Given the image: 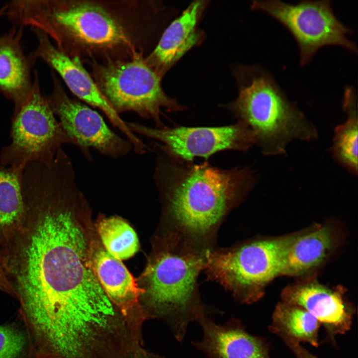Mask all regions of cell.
Masks as SVG:
<instances>
[{"instance_id":"cell-1","label":"cell","mask_w":358,"mask_h":358,"mask_svg":"<svg viewBox=\"0 0 358 358\" xmlns=\"http://www.w3.org/2000/svg\"><path fill=\"white\" fill-rule=\"evenodd\" d=\"M73 205L37 203L1 255L6 276L35 346L72 353L103 338L120 318L91 267Z\"/></svg>"},{"instance_id":"cell-2","label":"cell","mask_w":358,"mask_h":358,"mask_svg":"<svg viewBox=\"0 0 358 358\" xmlns=\"http://www.w3.org/2000/svg\"><path fill=\"white\" fill-rule=\"evenodd\" d=\"M154 174L164 200L172 231L198 247H205L223 219L253 187L246 169L225 170L207 163L183 164L157 146Z\"/></svg>"},{"instance_id":"cell-3","label":"cell","mask_w":358,"mask_h":358,"mask_svg":"<svg viewBox=\"0 0 358 358\" xmlns=\"http://www.w3.org/2000/svg\"><path fill=\"white\" fill-rule=\"evenodd\" d=\"M166 242L145 273L143 309L147 318L166 322L181 342L189 323L195 320V311L203 306L197 280L208 250L189 243L172 230Z\"/></svg>"},{"instance_id":"cell-4","label":"cell","mask_w":358,"mask_h":358,"mask_svg":"<svg viewBox=\"0 0 358 358\" xmlns=\"http://www.w3.org/2000/svg\"><path fill=\"white\" fill-rule=\"evenodd\" d=\"M237 77L238 96L228 108L252 130L263 154L281 155L292 140L317 138L315 127L268 72L259 66H246Z\"/></svg>"},{"instance_id":"cell-5","label":"cell","mask_w":358,"mask_h":358,"mask_svg":"<svg viewBox=\"0 0 358 358\" xmlns=\"http://www.w3.org/2000/svg\"><path fill=\"white\" fill-rule=\"evenodd\" d=\"M302 232L208 250L203 270L240 302H256L266 286L282 275L289 250Z\"/></svg>"},{"instance_id":"cell-6","label":"cell","mask_w":358,"mask_h":358,"mask_svg":"<svg viewBox=\"0 0 358 358\" xmlns=\"http://www.w3.org/2000/svg\"><path fill=\"white\" fill-rule=\"evenodd\" d=\"M10 137L11 142L1 151L0 164L22 170L32 162L51 165L57 150L64 145L78 148V142L56 120L35 70L28 97L13 111Z\"/></svg>"},{"instance_id":"cell-7","label":"cell","mask_w":358,"mask_h":358,"mask_svg":"<svg viewBox=\"0 0 358 358\" xmlns=\"http://www.w3.org/2000/svg\"><path fill=\"white\" fill-rule=\"evenodd\" d=\"M94 73L99 90L119 115L134 112L142 118L152 119L156 127L162 128L163 108L169 111L184 109L167 95L161 87L162 78L140 56L130 61L98 66Z\"/></svg>"},{"instance_id":"cell-8","label":"cell","mask_w":358,"mask_h":358,"mask_svg":"<svg viewBox=\"0 0 358 358\" xmlns=\"http://www.w3.org/2000/svg\"><path fill=\"white\" fill-rule=\"evenodd\" d=\"M251 8L266 13L289 31L298 46L302 66L309 63L317 51L326 46L342 47L357 54L356 43L348 38L353 31L337 18L330 0H301L295 4L255 0Z\"/></svg>"},{"instance_id":"cell-9","label":"cell","mask_w":358,"mask_h":358,"mask_svg":"<svg viewBox=\"0 0 358 358\" xmlns=\"http://www.w3.org/2000/svg\"><path fill=\"white\" fill-rule=\"evenodd\" d=\"M136 135L156 140L158 146L176 160L191 162L197 157L207 159L226 150L246 151L256 143L252 130L241 122L221 127L153 128L126 122Z\"/></svg>"},{"instance_id":"cell-10","label":"cell","mask_w":358,"mask_h":358,"mask_svg":"<svg viewBox=\"0 0 358 358\" xmlns=\"http://www.w3.org/2000/svg\"><path fill=\"white\" fill-rule=\"evenodd\" d=\"M54 88L47 96L55 115L65 131L78 143V148L89 161L92 158L90 149L117 159L127 155L133 148L130 142L115 133L96 111L71 98L59 81L52 75Z\"/></svg>"},{"instance_id":"cell-11","label":"cell","mask_w":358,"mask_h":358,"mask_svg":"<svg viewBox=\"0 0 358 358\" xmlns=\"http://www.w3.org/2000/svg\"><path fill=\"white\" fill-rule=\"evenodd\" d=\"M38 42L37 48L32 52L62 78L70 90L79 99L102 111L111 124L118 129L132 144L133 150L141 153L146 145L129 128L120 115L114 110L96 84L82 65L79 59L71 58L65 52L53 45L49 38L37 28H31Z\"/></svg>"},{"instance_id":"cell-12","label":"cell","mask_w":358,"mask_h":358,"mask_svg":"<svg viewBox=\"0 0 358 358\" xmlns=\"http://www.w3.org/2000/svg\"><path fill=\"white\" fill-rule=\"evenodd\" d=\"M342 286L330 288L309 276L283 289L282 301L298 305L312 315L324 326L326 340L334 344L337 335L351 329L356 313L355 306L345 297Z\"/></svg>"},{"instance_id":"cell-13","label":"cell","mask_w":358,"mask_h":358,"mask_svg":"<svg viewBox=\"0 0 358 358\" xmlns=\"http://www.w3.org/2000/svg\"><path fill=\"white\" fill-rule=\"evenodd\" d=\"M92 268L101 287L124 318L133 337L142 344V327L147 319L139 298L145 293L121 261L105 249L91 256Z\"/></svg>"},{"instance_id":"cell-14","label":"cell","mask_w":358,"mask_h":358,"mask_svg":"<svg viewBox=\"0 0 358 358\" xmlns=\"http://www.w3.org/2000/svg\"><path fill=\"white\" fill-rule=\"evenodd\" d=\"M203 330L200 341L192 342L211 358H270L269 346L262 338L245 330L238 319H232L223 325L217 324L208 316L203 306L195 312Z\"/></svg>"},{"instance_id":"cell-15","label":"cell","mask_w":358,"mask_h":358,"mask_svg":"<svg viewBox=\"0 0 358 358\" xmlns=\"http://www.w3.org/2000/svg\"><path fill=\"white\" fill-rule=\"evenodd\" d=\"M207 2L191 3L167 28L154 50L145 59L161 78L187 51L203 41V32L198 24Z\"/></svg>"},{"instance_id":"cell-16","label":"cell","mask_w":358,"mask_h":358,"mask_svg":"<svg viewBox=\"0 0 358 358\" xmlns=\"http://www.w3.org/2000/svg\"><path fill=\"white\" fill-rule=\"evenodd\" d=\"M23 28L14 26L0 35V93L13 102L14 111L26 100L32 88L31 72L37 58L22 45Z\"/></svg>"},{"instance_id":"cell-17","label":"cell","mask_w":358,"mask_h":358,"mask_svg":"<svg viewBox=\"0 0 358 358\" xmlns=\"http://www.w3.org/2000/svg\"><path fill=\"white\" fill-rule=\"evenodd\" d=\"M336 243L329 226L318 225L303 231L289 250L282 275L300 277L309 274L328 257Z\"/></svg>"},{"instance_id":"cell-18","label":"cell","mask_w":358,"mask_h":358,"mask_svg":"<svg viewBox=\"0 0 358 358\" xmlns=\"http://www.w3.org/2000/svg\"><path fill=\"white\" fill-rule=\"evenodd\" d=\"M320 322L303 308L281 301L275 306L269 331L285 344L308 343L319 346Z\"/></svg>"},{"instance_id":"cell-19","label":"cell","mask_w":358,"mask_h":358,"mask_svg":"<svg viewBox=\"0 0 358 358\" xmlns=\"http://www.w3.org/2000/svg\"><path fill=\"white\" fill-rule=\"evenodd\" d=\"M23 170L0 164V251L19 228L24 216Z\"/></svg>"},{"instance_id":"cell-20","label":"cell","mask_w":358,"mask_h":358,"mask_svg":"<svg viewBox=\"0 0 358 358\" xmlns=\"http://www.w3.org/2000/svg\"><path fill=\"white\" fill-rule=\"evenodd\" d=\"M356 95L354 88H345L343 104L349 117L336 128L332 147L335 160L355 175L358 173V136Z\"/></svg>"},{"instance_id":"cell-21","label":"cell","mask_w":358,"mask_h":358,"mask_svg":"<svg viewBox=\"0 0 358 358\" xmlns=\"http://www.w3.org/2000/svg\"><path fill=\"white\" fill-rule=\"evenodd\" d=\"M98 231L105 250L120 261L131 257L139 249L136 232L120 217L112 216L102 219L99 223Z\"/></svg>"},{"instance_id":"cell-22","label":"cell","mask_w":358,"mask_h":358,"mask_svg":"<svg viewBox=\"0 0 358 358\" xmlns=\"http://www.w3.org/2000/svg\"><path fill=\"white\" fill-rule=\"evenodd\" d=\"M28 346L26 331L11 325H0V358H20Z\"/></svg>"},{"instance_id":"cell-23","label":"cell","mask_w":358,"mask_h":358,"mask_svg":"<svg viewBox=\"0 0 358 358\" xmlns=\"http://www.w3.org/2000/svg\"><path fill=\"white\" fill-rule=\"evenodd\" d=\"M0 290L11 296L14 298H16L14 291L12 288L8 280L7 279L6 274L2 265V262L0 259Z\"/></svg>"},{"instance_id":"cell-24","label":"cell","mask_w":358,"mask_h":358,"mask_svg":"<svg viewBox=\"0 0 358 358\" xmlns=\"http://www.w3.org/2000/svg\"><path fill=\"white\" fill-rule=\"evenodd\" d=\"M286 346L293 352L296 358H319L301 346L300 344L289 343Z\"/></svg>"},{"instance_id":"cell-25","label":"cell","mask_w":358,"mask_h":358,"mask_svg":"<svg viewBox=\"0 0 358 358\" xmlns=\"http://www.w3.org/2000/svg\"><path fill=\"white\" fill-rule=\"evenodd\" d=\"M128 358H164L145 351L142 348L133 352Z\"/></svg>"},{"instance_id":"cell-26","label":"cell","mask_w":358,"mask_h":358,"mask_svg":"<svg viewBox=\"0 0 358 358\" xmlns=\"http://www.w3.org/2000/svg\"><path fill=\"white\" fill-rule=\"evenodd\" d=\"M28 358H43L39 356L34 350H30L28 353Z\"/></svg>"},{"instance_id":"cell-27","label":"cell","mask_w":358,"mask_h":358,"mask_svg":"<svg viewBox=\"0 0 358 358\" xmlns=\"http://www.w3.org/2000/svg\"><path fill=\"white\" fill-rule=\"evenodd\" d=\"M8 8V4H6L0 8V17L5 14L6 11Z\"/></svg>"}]
</instances>
